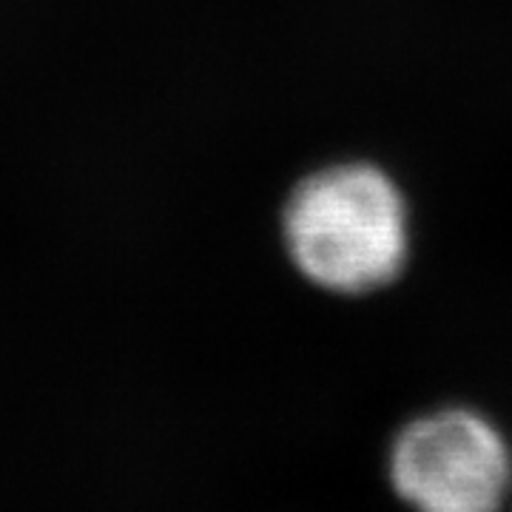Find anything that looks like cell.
I'll return each instance as SVG.
<instances>
[{"label":"cell","instance_id":"obj_1","mask_svg":"<svg viewBox=\"0 0 512 512\" xmlns=\"http://www.w3.org/2000/svg\"><path fill=\"white\" fill-rule=\"evenodd\" d=\"M285 242L311 282L336 293L382 288L407 256V208L393 180L362 163L308 177L285 208Z\"/></svg>","mask_w":512,"mask_h":512},{"label":"cell","instance_id":"obj_2","mask_svg":"<svg viewBox=\"0 0 512 512\" xmlns=\"http://www.w3.org/2000/svg\"><path fill=\"white\" fill-rule=\"evenodd\" d=\"M387 476L413 512H501L512 453L493 421L447 407L413 419L393 439Z\"/></svg>","mask_w":512,"mask_h":512}]
</instances>
